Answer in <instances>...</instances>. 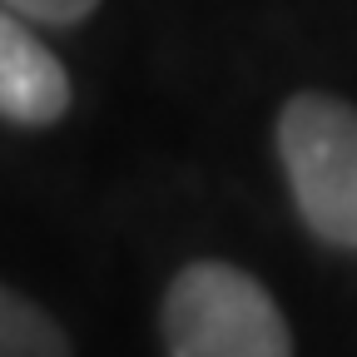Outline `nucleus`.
<instances>
[{"label": "nucleus", "instance_id": "f257e3e1", "mask_svg": "<svg viewBox=\"0 0 357 357\" xmlns=\"http://www.w3.org/2000/svg\"><path fill=\"white\" fill-rule=\"evenodd\" d=\"M159 337L169 357H293V328L278 298L223 258H194L169 278Z\"/></svg>", "mask_w": 357, "mask_h": 357}, {"label": "nucleus", "instance_id": "f03ea898", "mask_svg": "<svg viewBox=\"0 0 357 357\" xmlns=\"http://www.w3.org/2000/svg\"><path fill=\"white\" fill-rule=\"evenodd\" d=\"M273 144L307 234L357 253V109L323 89H303L283 105Z\"/></svg>", "mask_w": 357, "mask_h": 357}, {"label": "nucleus", "instance_id": "7ed1b4c3", "mask_svg": "<svg viewBox=\"0 0 357 357\" xmlns=\"http://www.w3.org/2000/svg\"><path fill=\"white\" fill-rule=\"evenodd\" d=\"M70 109V75L55 60L50 45H40L35 30L0 10V119L20 129L60 124Z\"/></svg>", "mask_w": 357, "mask_h": 357}, {"label": "nucleus", "instance_id": "20e7f679", "mask_svg": "<svg viewBox=\"0 0 357 357\" xmlns=\"http://www.w3.org/2000/svg\"><path fill=\"white\" fill-rule=\"evenodd\" d=\"M0 357H75V342L35 298L0 283Z\"/></svg>", "mask_w": 357, "mask_h": 357}, {"label": "nucleus", "instance_id": "39448f33", "mask_svg": "<svg viewBox=\"0 0 357 357\" xmlns=\"http://www.w3.org/2000/svg\"><path fill=\"white\" fill-rule=\"evenodd\" d=\"M95 6L100 0H0V10H10L20 20H35V25H55V30L89 20Z\"/></svg>", "mask_w": 357, "mask_h": 357}]
</instances>
